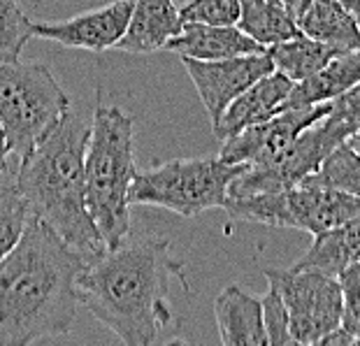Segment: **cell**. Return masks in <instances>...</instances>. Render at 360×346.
<instances>
[{
    "instance_id": "f546056e",
    "label": "cell",
    "mask_w": 360,
    "mask_h": 346,
    "mask_svg": "<svg viewBox=\"0 0 360 346\" xmlns=\"http://www.w3.org/2000/svg\"><path fill=\"white\" fill-rule=\"evenodd\" d=\"M10 156H12L10 144H7L5 130H3V126H0V172L7 170V167H10Z\"/></svg>"
},
{
    "instance_id": "9c48e42d",
    "label": "cell",
    "mask_w": 360,
    "mask_h": 346,
    "mask_svg": "<svg viewBox=\"0 0 360 346\" xmlns=\"http://www.w3.org/2000/svg\"><path fill=\"white\" fill-rule=\"evenodd\" d=\"M349 140V133L340 124L328 117L319 119L316 124L304 128L295 137L288 149H283L277 158L260 165H247L233 179L228 188V198H247L256 193H272L283 191L293 184L302 181L304 177L314 174L328 153Z\"/></svg>"
},
{
    "instance_id": "d4e9b609",
    "label": "cell",
    "mask_w": 360,
    "mask_h": 346,
    "mask_svg": "<svg viewBox=\"0 0 360 346\" xmlns=\"http://www.w3.org/2000/svg\"><path fill=\"white\" fill-rule=\"evenodd\" d=\"M30 21L19 0H0V58H19L33 37Z\"/></svg>"
},
{
    "instance_id": "30bf717a",
    "label": "cell",
    "mask_w": 360,
    "mask_h": 346,
    "mask_svg": "<svg viewBox=\"0 0 360 346\" xmlns=\"http://www.w3.org/2000/svg\"><path fill=\"white\" fill-rule=\"evenodd\" d=\"M328 103L307 105V107H288L274 114L267 121H260L249 128L240 130L237 135L228 137L221 144L219 158L226 163L237 165H260L277 158L283 149H288L297 135L319 119L328 114Z\"/></svg>"
},
{
    "instance_id": "277c9868",
    "label": "cell",
    "mask_w": 360,
    "mask_h": 346,
    "mask_svg": "<svg viewBox=\"0 0 360 346\" xmlns=\"http://www.w3.org/2000/svg\"><path fill=\"white\" fill-rule=\"evenodd\" d=\"M133 117L117 105L96 103L84 153L86 207L107 249L130 235V184L137 172Z\"/></svg>"
},
{
    "instance_id": "1f68e13d",
    "label": "cell",
    "mask_w": 360,
    "mask_h": 346,
    "mask_svg": "<svg viewBox=\"0 0 360 346\" xmlns=\"http://www.w3.org/2000/svg\"><path fill=\"white\" fill-rule=\"evenodd\" d=\"M347 144H349V147H351V149H354V151L358 153V156H360V133H356V135H351V137H349V140H347Z\"/></svg>"
},
{
    "instance_id": "52a82bcc",
    "label": "cell",
    "mask_w": 360,
    "mask_h": 346,
    "mask_svg": "<svg viewBox=\"0 0 360 346\" xmlns=\"http://www.w3.org/2000/svg\"><path fill=\"white\" fill-rule=\"evenodd\" d=\"M224 210L237 221L274 228H295L309 235L342 226L360 212V198L321 184L309 174L283 191L228 198Z\"/></svg>"
},
{
    "instance_id": "6da1fadb",
    "label": "cell",
    "mask_w": 360,
    "mask_h": 346,
    "mask_svg": "<svg viewBox=\"0 0 360 346\" xmlns=\"http://www.w3.org/2000/svg\"><path fill=\"white\" fill-rule=\"evenodd\" d=\"M84 265L63 237L30 214L17 247L0 260V346L70 333Z\"/></svg>"
},
{
    "instance_id": "7a4b0ae2",
    "label": "cell",
    "mask_w": 360,
    "mask_h": 346,
    "mask_svg": "<svg viewBox=\"0 0 360 346\" xmlns=\"http://www.w3.org/2000/svg\"><path fill=\"white\" fill-rule=\"evenodd\" d=\"M179 267L170 242L156 237L130 240L105 249L79 274L82 307L128 346H149L170 323L167 274Z\"/></svg>"
},
{
    "instance_id": "d6986e66",
    "label": "cell",
    "mask_w": 360,
    "mask_h": 346,
    "mask_svg": "<svg viewBox=\"0 0 360 346\" xmlns=\"http://www.w3.org/2000/svg\"><path fill=\"white\" fill-rule=\"evenodd\" d=\"M297 26L304 35L340 51L360 49V30L342 0H314Z\"/></svg>"
},
{
    "instance_id": "ba28073f",
    "label": "cell",
    "mask_w": 360,
    "mask_h": 346,
    "mask_svg": "<svg viewBox=\"0 0 360 346\" xmlns=\"http://www.w3.org/2000/svg\"><path fill=\"white\" fill-rule=\"evenodd\" d=\"M265 279L279 290L288 312V330L295 344L316 346L326 335L342 323V286L337 276H328L309 267L272 270L267 267Z\"/></svg>"
},
{
    "instance_id": "3957f363",
    "label": "cell",
    "mask_w": 360,
    "mask_h": 346,
    "mask_svg": "<svg viewBox=\"0 0 360 346\" xmlns=\"http://www.w3.org/2000/svg\"><path fill=\"white\" fill-rule=\"evenodd\" d=\"M89 128L70 107L17 165V184L30 214L63 237L86 263L107 249L86 207L84 153Z\"/></svg>"
},
{
    "instance_id": "f1b7e54d",
    "label": "cell",
    "mask_w": 360,
    "mask_h": 346,
    "mask_svg": "<svg viewBox=\"0 0 360 346\" xmlns=\"http://www.w3.org/2000/svg\"><path fill=\"white\" fill-rule=\"evenodd\" d=\"M279 3L290 12V17H293L295 21H300V17L304 14V10H307V7L314 3V0H279Z\"/></svg>"
},
{
    "instance_id": "e0dca14e",
    "label": "cell",
    "mask_w": 360,
    "mask_h": 346,
    "mask_svg": "<svg viewBox=\"0 0 360 346\" xmlns=\"http://www.w3.org/2000/svg\"><path fill=\"white\" fill-rule=\"evenodd\" d=\"M356 84H360V49L342 51L330 63L321 68L316 75H311L302 82H295L283 110L328 103V100L337 98L351 86H356Z\"/></svg>"
},
{
    "instance_id": "8992f818",
    "label": "cell",
    "mask_w": 360,
    "mask_h": 346,
    "mask_svg": "<svg viewBox=\"0 0 360 346\" xmlns=\"http://www.w3.org/2000/svg\"><path fill=\"white\" fill-rule=\"evenodd\" d=\"M68 110L70 96L47 65L0 58V126L12 156H26Z\"/></svg>"
},
{
    "instance_id": "8fae6325",
    "label": "cell",
    "mask_w": 360,
    "mask_h": 346,
    "mask_svg": "<svg viewBox=\"0 0 360 346\" xmlns=\"http://www.w3.org/2000/svg\"><path fill=\"white\" fill-rule=\"evenodd\" d=\"M186 75L191 77L193 86L200 96L212 124H217L221 114L233 100L247 91L251 84L258 82L260 77L270 75L274 70L270 53L258 51L247 53V56H233V58H219V60H195V58H181Z\"/></svg>"
},
{
    "instance_id": "5bb4252c",
    "label": "cell",
    "mask_w": 360,
    "mask_h": 346,
    "mask_svg": "<svg viewBox=\"0 0 360 346\" xmlns=\"http://www.w3.org/2000/svg\"><path fill=\"white\" fill-rule=\"evenodd\" d=\"M165 49L179 53L181 58L195 60H219L265 51V47H260L237 26L212 24H184L179 33L165 44Z\"/></svg>"
},
{
    "instance_id": "4316f807",
    "label": "cell",
    "mask_w": 360,
    "mask_h": 346,
    "mask_svg": "<svg viewBox=\"0 0 360 346\" xmlns=\"http://www.w3.org/2000/svg\"><path fill=\"white\" fill-rule=\"evenodd\" d=\"M263 305V323H265V335H267V346H286L295 344L293 335L288 330V312L283 307V300L277 288L267 290V295L260 300Z\"/></svg>"
},
{
    "instance_id": "83f0119b",
    "label": "cell",
    "mask_w": 360,
    "mask_h": 346,
    "mask_svg": "<svg viewBox=\"0 0 360 346\" xmlns=\"http://www.w3.org/2000/svg\"><path fill=\"white\" fill-rule=\"evenodd\" d=\"M328 105H330L326 114L328 119L340 124L349 133V137L360 133V84L344 91L337 98L328 100Z\"/></svg>"
},
{
    "instance_id": "603a6c76",
    "label": "cell",
    "mask_w": 360,
    "mask_h": 346,
    "mask_svg": "<svg viewBox=\"0 0 360 346\" xmlns=\"http://www.w3.org/2000/svg\"><path fill=\"white\" fill-rule=\"evenodd\" d=\"M342 286V323L319 344L326 346H358L360 344V258L337 276Z\"/></svg>"
},
{
    "instance_id": "484cf974",
    "label": "cell",
    "mask_w": 360,
    "mask_h": 346,
    "mask_svg": "<svg viewBox=\"0 0 360 346\" xmlns=\"http://www.w3.org/2000/svg\"><path fill=\"white\" fill-rule=\"evenodd\" d=\"M240 12V0H188L179 7V17L184 24L237 26Z\"/></svg>"
},
{
    "instance_id": "4dcf8cb0",
    "label": "cell",
    "mask_w": 360,
    "mask_h": 346,
    "mask_svg": "<svg viewBox=\"0 0 360 346\" xmlns=\"http://www.w3.org/2000/svg\"><path fill=\"white\" fill-rule=\"evenodd\" d=\"M342 3H344V7L349 10L351 17H354L356 26H358V30H360V0H342Z\"/></svg>"
},
{
    "instance_id": "7c38bea8",
    "label": "cell",
    "mask_w": 360,
    "mask_h": 346,
    "mask_svg": "<svg viewBox=\"0 0 360 346\" xmlns=\"http://www.w3.org/2000/svg\"><path fill=\"white\" fill-rule=\"evenodd\" d=\"M133 7L135 0H114V3H107L63 21H51V24L33 21L30 30H33V37L51 40L63 44V47L105 51L117 47V42L124 37Z\"/></svg>"
},
{
    "instance_id": "9a60e30c",
    "label": "cell",
    "mask_w": 360,
    "mask_h": 346,
    "mask_svg": "<svg viewBox=\"0 0 360 346\" xmlns=\"http://www.w3.org/2000/svg\"><path fill=\"white\" fill-rule=\"evenodd\" d=\"M221 342L228 346H267L263 305L242 286H228L214 300Z\"/></svg>"
},
{
    "instance_id": "cb8c5ba5",
    "label": "cell",
    "mask_w": 360,
    "mask_h": 346,
    "mask_svg": "<svg viewBox=\"0 0 360 346\" xmlns=\"http://www.w3.org/2000/svg\"><path fill=\"white\" fill-rule=\"evenodd\" d=\"M314 177L326 186L360 198V156L347 142L328 153V158L321 163Z\"/></svg>"
},
{
    "instance_id": "ac0fdd59",
    "label": "cell",
    "mask_w": 360,
    "mask_h": 346,
    "mask_svg": "<svg viewBox=\"0 0 360 346\" xmlns=\"http://www.w3.org/2000/svg\"><path fill=\"white\" fill-rule=\"evenodd\" d=\"M360 258V212L342 226L314 235L311 247L304 251L300 260H295L297 270L309 267L328 276H340L351 263Z\"/></svg>"
},
{
    "instance_id": "44dd1931",
    "label": "cell",
    "mask_w": 360,
    "mask_h": 346,
    "mask_svg": "<svg viewBox=\"0 0 360 346\" xmlns=\"http://www.w3.org/2000/svg\"><path fill=\"white\" fill-rule=\"evenodd\" d=\"M240 3L242 12L237 28L244 30L260 47L267 49L300 33L297 21L279 0H240Z\"/></svg>"
},
{
    "instance_id": "4fadbf2b",
    "label": "cell",
    "mask_w": 360,
    "mask_h": 346,
    "mask_svg": "<svg viewBox=\"0 0 360 346\" xmlns=\"http://www.w3.org/2000/svg\"><path fill=\"white\" fill-rule=\"evenodd\" d=\"M295 82H290L286 75L279 70H272L270 75L260 77L247 91H242L231 105L226 107V112L221 114L217 124H212L214 137L219 142L228 140V137L237 135L240 130L267 121L274 114H279L286 105L290 89Z\"/></svg>"
},
{
    "instance_id": "7402d4cb",
    "label": "cell",
    "mask_w": 360,
    "mask_h": 346,
    "mask_svg": "<svg viewBox=\"0 0 360 346\" xmlns=\"http://www.w3.org/2000/svg\"><path fill=\"white\" fill-rule=\"evenodd\" d=\"M28 219L30 210L17 184V170L7 167L0 172V260L17 247Z\"/></svg>"
},
{
    "instance_id": "ffe728a7",
    "label": "cell",
    "mask_w": 360,
    "mask_h": 346,
    "mask_svg": "<svg viewBox=\"0 0 360 346\" xmlns=\"http://www.w3.org/2000/svg\"><path fill=\"white\" fill-rule=\"evenodd\" d=\"M267 53L272 58L274 70H279L281 75H286L290 82H302L307 77L316 75L321 68L328 65L330 60L342 53L340 49L323 44L314 37L304 35L302 30L290 40H283L267 47Z\"/></svg>"
},
{
    "instance_id": "5b68a950",
    "label": "cell",
    "mask_w": 360,
    "mask_h": 346,
    "mask_svg": "<svg viewBox=\"0 0 360 346\" xmlns=\"http://www.w3.org/2000/svg\"><path fill=\"white\" fill-rule=\"evenodd\" d=\"M247 165L226 163L224 158H174L149 170H137L130 184V205L163 207L179 217H200L210 210H224L228 188Z\"/></svg>"
},
{
    "instance_id": "2e32d148",
    "label": "cell",
    "mask_w": 360,
    "mask_h": 346,
    "mask_svg": "<svg viewBox=\"0 0 360 346\" xmlns=\"http://www.w3.org/2000/svg\"><path fill=\"white\" fill-rule=\"evenodd\" d=\"M184 21L174 0H135L128 28L117 42V49L130 53H151L179 33Z\"/></svg>"
}]
</instances>
